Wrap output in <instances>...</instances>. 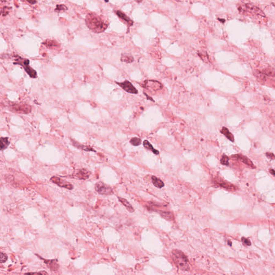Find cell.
Segmentation results:
<instances>
[{
    "label": "cell",
    "mask_w": 275,
    "mask_h": 275,
    "mask_svg": "<svg viewBox=\"0 0 275 275\" xmlns=\"http://www.w3.org/2000/svg\"><path fill=\"white\" fill-rule=\"evenodd\" d=\"M85 22L88 29L96 33L103 32L109 25L107 20L103 16L95 13H88L86 16Z\"/></svg>",
    "instance_id": "1"
},
{
    "label": "cell",
    "mask_w": 275,
    "mask_h": 275,
    "mask_svg": "<svg viewBox=\"0 0 275 275\" xmlns=\"http://www.w3.org/2000/svg\"><path fill=\"white\" fill-rule=\"evenodd\" d=\"M172 257L175 264L180 269L183 271L189 270V260L182 251L178 249H174L172 251Z\"/></svg>",
    "instance_id": "2"
},
{
    "label": "cell",
    "mask_w": 275,
    "mask_h": 275,
    "mask_svg": "<svg viewBox=\"0 0 275 275\" xmlns=\"http://www.w3.org/2000/svg\"><path fill=\"white\" fill-rule=\"evenodd\" d=\"M14 60L15 62H13V64L22 66L24 69L27 74L29 75V76L33 79H35L37 77V72L29 65L30 61L29 59L20 57L19 55H15Z\"/></svg>",
    "instance_id": "3"
},
{
    "label": "cell",
    "mask_w": 275,
    "mask_h": 275,
    "mask_svg": "<svg viewBox=\"0 0 275 275\" xmlns=\"http://www.w3.org/2000/svg\"><path fill=\"white\" fill-rule=\"evenodd\" d=\"M9 108L13 112L20 114H28L32 110L31 106L22 102H11L9 104Z\"/></svg>",
    "instance_id": "4"
},
{
    "label": "cell",
    "mask_w": 275,
    "mask_h": 275,
    "mask_svg": "<svg viewBox=\"0 0 275 275\" xmlns=\"http://www.w3.org/2000/svg\"><path fill=\"white\" fill-rule=\"evenodd\" d=\"M95 189L98 194L102 195H111L113 194L111 187L102 182H98L95 184Z\"/></svg>",
    "instance_id": "5"
},
{
    "label": "cell",
    "mask_w": 275,
    "mask_h": 275,
    "mask_svg": "<svg viewBox=\"0 0 275 275\" xmlns=\"http://www.w3.org/2000/svg\"><path fill=\"white\" fill-rule=\"evenodd\" d=\"M143 87L151 93H156L162 88V84L155 80H146L143 82Z\"/></svg>",
    "instance_id": "6"
},
{
    "label": "cell",
    "mask_w": 275,
    "mask_h": 275,
    "mask_svg": "<svg viewBox=\"0 0 275 275\" xmlns=\"http://www.w3.org/2000/svg\"><path fill=\"white\" fill-rule=\"evenodd\" d=\"M50 180L53 183L58 185L60 187L65 188L67 189L72 190L74 188L73 185L71 184V183L65 180L58 177L57 176L52 177L50 178Z\"/></svg>",
    "instance_id": "7"
},
{
    "label": "cell",
    "mask_w": 275,
    "mask_h": 275,
    "mask_svg": "<svg viewBox=\"0 0 275 275\" xmlns=\"http://www.w3.org/2000/svg\"><path fill=\"white\" fill-rule=\"evenodd\" d=\"M90 175V172L86 169H79L76 170L74 173L72 174L73 178L78 179V180H85L89 178Z\"/></svg>",
    "instance_id": "8"
},
{
    "label": "cell",
    "mask_w": 275,
    "mask_h": 275,
    "mask_svg": "<svg viewBox=\"0 0 275 275\" xmlns=\"http://www.w3.org/2000/svg\"><path fill=\"white\" fill-rule=\"evenodd\" d=\"M116 83L123 90H125L128 93H131V94H137L138 93V90L136 88H135L133 85L128 80H126L125 81L121 82V83H119V82H116Z\"/></svg>",
    "instance_id": "9"
},
{
    "label": "cell",
    "mask_w": 275,
    "mask_h": 275,
    "mask_svg": "<svg viewBox=\"0 0 275 275\" xmlns=\"http://www.w3.org/2000/svg\"><path fill=\"white\" fill-rule=\"evenodd\" d=\"M44 261V262L46 264L47 266L49 268L51 271H55L59 268V265L58 263L57 260H45L44 258H42Z\"/></svg>",
    "instance_id": "10"
},
{
    "label": "cell",
    "mask_w": 275,
    "mask_h": 275,
    "mask_svg": "<svg viewBox=\"0 0 275 275\" xmlns=\"http://www.w3.org/2000/svg\"><path fill=\"white\" fill-rule=\"evenodd\" d=\"M216 183L220 187L224 188L225 189L232 190V191L236 190V187H235L233 184H232L230 183L226 182L225 180H217L216 181Z\"/></svg>",
    "instance_id": "11"
},
{
    "label": "cell",
    "mask_w": 275,
    "mask_h": 275,
    "mask_svg": "<svg viewBox=\"0 0 275 275\" xmlns=\"http://www.w3.org/2000/svg\"><path fill=\"white\" fill-rule=\"evenodd\" d=\"M116 13L121 20H123V22L126 23L128 25L131 26L133 24V22L132 20H131L130 18L126 15L125 13H124L122 11L117 10L116 12Z\"/></svg>",
    "instance_id": "12"
},
{
    "label": "cell",
    "mask_w": 275,
    "mask_h": 275,
    "mask_svg": "<svg viewBox=\"0 0 275 275\" xmlns=\"http://www.w3.org/2000/svg\"><path fill=\"white\" fill-rule=\"evenodd\" d=\"M234 156H236L235 158H237L239 160H240L243 163H244L245 165H247L249 166V167L251 168H255L254 165L253 163V162L251 161L250 159H249L246 156H244V155H241V154H237V155H234Z\"/></svg>",
    "instance_id": "13"
},
{
    "label": "cell",
    "mask_w": 275,
    "mask_h": 275,
    "mask_svg": "<svg viewBox=\"0 0 275 275\" xmlns=\"http://www.w3.org/2000/svg\"><path fill=\"white\" fill-rule=\"evenodd\" d=\"M71 141L72 142L73 145L79 149L85 151L87 152H96L95 150L93 149V148L91 147L90 146L83 145H81L79 143H77L76 141H75V140H74L73 139H72Z\"/></svg>",
    "instance_id": "14"
},
{
    "label": "cell",
    "mask_w": 275,
    "mask_h": 275,
    "mask_svg": "<svg viewBox=\"0 0 275 275\" xmlns=\"http://www.w3.org/2000/svg\"><path fill=\"white\" fill-rule=\"evenodd\" d=\"M158 214L161 216L162 218L167 221H173L175 219L174 214L171 212L160 211H158Z\"/></svg>",
    "instance_id": "15"
},
{
    "label": "cell",
    "mask_w": 275,
    "mask_h": 275,
    "mask_svg": "<svg viewBox=\"0 0 275 275\" xmlns=\"http://www.w3.org/2000/svg\"><path fill=\"white\" fill-rule=\"evenodd\" d=\"M118 200H119V202L121 203L124 206L126 207V209L128 210V211L131 212V213L134 212V208L132 206V205L130 204V202L127 199H126L125 198H121V197H118Z\"/></svg>",
    "instance_id": "16"
},
{
    "label": "cell",
    "mask_w": 275,
    "mask_h": 275,
    "mask_svg": "<svg viewBox=\"0 0 275 275\" xmlns=\"http://www.w3.org/2000/svg\"><path fill=\"white\" fill-rule=\"evenodd\" d=\"M43 44H44L45 46H46L47 48L49 49H53L54 48L55 49L57 47H60L59 44L54 40L47 39Z\"/></svg>",
    "instance_id": "17"
},
{
    "label": "cell",
    "mask_w": 275,
    "mask_h": 275,
    "mask_svg": "<svg viewBox=\"0 0 275 275\" xmlns=\"http://www.w3.org/2000/svg\"><path fill=\"white\" fill-rule=\"evenodd\" d=\"M0 142H1L0 148L1 151L7 149L10 143V141L8 137H1L0 139Z\"/></svg>",
    "instance_id": "18"
},
{
    "label": "cell",
    "mask_w": 275,
    "mask_h": 275,
    "mask_svg": "<svg viewBox=\"0 0 275 275\" xmlns=\"http://www.w3.org/2000/svg\"><path fill=\"white\" fill-rule=\"evenodd\" d=\"M151 178H152V183L155 187L160 189L165 186V184L163 181L156 176H152Z\"/></svg>",
    "instance_id": "19"
},
{
    "label": "cell",
    "mask_w": 275,
    "mask_h": 275,
    "mask_svg": "<svg viewBox=\"0 0 275 275\" xmlns=\"http://www.w3.org/2000/svg\"><path fill=\"white\" fill-rule=\"evenodd\" d=\"M220 132L222 134H224L225 136H226L227 138L230 141H232V142H233L234 141V138L233 135L232 134L231 132H229V131L226 128L223 127Z\"/></svg>",
    "instance_id": "20"
},
{
    "label": "cell",
    "mask_w": 275,
    "mask_h": 275,
    "mask_svg": "<svg viewBox=\"0 0 275 275\" xmlns=\"http://www.w3.org/2000/svg\"><path fill=\"white\" fill-rule=\"evenodd\" d=\"M143 145L147 150H150L151 151H152V152H153V153H154V154H156V155L159 154V152H158V151L155 150V149L153 147V146L151 144L150 142L148 141V140H145V141H143Z\"/></svg>",
    "instance_id": "21"
},
{
    "label": "cell",
    "mask_w": 275,
    "mask_h": 275,
    "mask_svg": "<svg viewBox=\"0 0 275 275\" xmlns=\"http://www.w3.org/2000/svg\"><path fill=\"white\" fill-rule=\"evenodd\" d=\"M130 142L132 145L134 146H138L141 144V139H140L139 138H137V137H134V138H132V139L130 140Z\"/></svg>",
    "instance_id": "22"
},
{
    "label": "cell",
    "mask_w": 275,
    "mask_h": 275,
    "mask_svg": "<svg viewBox=\"0 0 275 275\" xmlns=\"http://www.w3.org/2000/svg\"><path fill=\"white\" fill-rule=\"evenodd\" d=\"M67 10H68L67 7H66L65 5H57L55 8V11L57 12H61V11H66Z\"/></svg>",
    "instance_id": "23"
},
{
    "label": "cell",
    "mask_w": 275,
    "mask_h": 275,
    "mask_svg": "<svg viewBox=\"0 0 275 275\" xmlns=\"http://www.w3.org/2000/svg\"><path fill=\"white\" fill-rule=\"evenodd\" d=\"M263 73L269 76H275V71L272 68H266L263 71Z\"/></svg>",
    "instance_id": "24"
},
{
    "label": "cell",
    "mask_w": 275,
    "mask_h": 275,
    "mask_svg": "<svg viewBox=\"0 0 275 275\" xmlns=\"http://www.w3.org/2000/svg\"><path fill=\"white\" fill-rule=\"evenodd\" d=\"M229 158L228 156L224 155L220 160V162L223 165H229Z\"/></svg>",
    "instance_id": "25"
},
{
    "label": "cell",
    "mask_w": 275,
    "mask_h": 275,
    "mask_svg": "<svg viewBox=\"0 0 275 275\" xmlns=\"http://www.w3.org/2000/svg\"><path fill=\"white\" fill-rule=\"evenodd\" d=\"M24 275H49V273L45 271H42L37 273H25Z\"/></svg>",
    "instance_id": "26"
},
{
    "label": "cell",
    "mask_w": 275,
    "mask_h": 275,
    "mask_svg": "<svg viewBox=\"0 0 275 275\" xmlns=\"http://www.w3.org/2000/svg\"><path fill=\"white\" fill-rule=\"evenodd\" d=\"M0 258H0V262H1V263H5L8 260V256H7V254L6 253H2V252H1V254H0Z\"/></svg>",
    "instance_id": "27"
},
{
    "label": "cell",
    "mask_w": 275,
    "mask_h": 275,
    "mask_svg": "<svg viewBox=\"0 0 275 275\" xmlns=\"http://www.w3.org/2000/svg\"><path fill=\"white\" fill-rule=\"evenodd\" d=\"M132 57H129V56H122L121 57V60L122 61L126 62H131L133 61V59H132Z\"/></svg>",
    "instance_id": "28"
},
{
    "label": "cell",
    "mask_w": 275,
    "mask_h": 275,
    "mask_svg": "<svg viewBox=\"0 0 275 275\" xmlns=\"http://www.w3.org/2000/svg\"><path fill=\"white\" fill-rule=\"evenodd\" d=\"M242 241L243 243L244 244H246V245H247V246H251V241L249 240V239H248L245 238H242Z\"/></svg>",
    "instance_id": "29"
},
{
    "label": "cell",
    "mask_w": 275,
    "mask_h": 275,
    "mask_svg": "<svg viewBox=\"0 0 275 275\" xmlns=\"http://www.w3.org/2000/svg\"><path fill=\"white\" fill-rule=\"evenodd\" d=\"M266 155L268 158H270L271 160H274L275 158V156L274 154L272 153H266Z\"/></svg>",
    "instance_id": "30"
},
{
    "label": "cell",
    "mask_w": 275,
    "mask_h": 275,
    "mask_svg": "<svg viewBox=\"0 0 275 275\" xmlns=\"http://www.w3.org/2000/svg\"><path fill=\"white\" fill-rule=\"evenodd\" d=\"M27 2L30 3V5H35V3L38 2L36 1H27Z\"/></svg>",
    "instance_id": "31"
},
{
    "label": "cell",
    "mask_w": 275,
    "mask_h": 275,
    "mask_svg": "<svg viewBox=\"0 0 275 275\" xmlns=\"http://www.w3.org/2000/svg\"><path fill=\"white\" fill-rule=\"evenodd\" d=\"M270 172L271 174H273V175H275V171L274 170L270 169Z\"/></svg>",
    "instance_id": "32"
}]
</instances>
